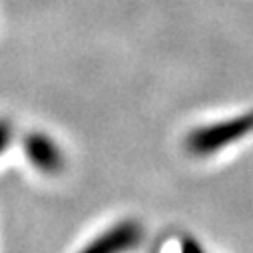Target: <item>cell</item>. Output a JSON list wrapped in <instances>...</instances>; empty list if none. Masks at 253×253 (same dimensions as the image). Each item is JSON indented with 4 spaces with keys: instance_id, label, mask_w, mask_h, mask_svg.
I'll list each match as a JSON object with an SVG mask.
<instances>
[{
    "instance_id": "1",
    "label": "cell",
    "mask_w": 253,
    "mask_h": 253,
    "mask_svg": "<svg viewBox=\"0 0 253 253\" xmlns=\"http://www.w3.org/2000/svg\"><path fill=\"white\" fill-rule=\"evenodd\" d=\"M253 130V114L239 116L233 120H225L219 124L204 126L194 132H189L185 140V148L194 156H211L227 144H233L247 136Z\"/></svg>"
},
{
    "instance_id": "2",
    "label": "cell",
    "mask_w": 253,
    "mask_h": 253,
    "mask_svg": "<svg viewBox=\"0 0 253 253\" xmlns=\"http://www.w3.org/2000/svg\"><path fill=\"white\" fill-rule=\"evenodd\" d=\"M142 239L144 229L138 221H120L90 241L80 253H130L138 249Z\"/></svg>"
},
{
    "instance_id": "3",
    "label": "cell",
    "mask_w": 253,
    "mask_h": 253,
    "mask_svg": "<svg viewBox=\"0 0 253 253\" xmlns=\"http://www.w3.org/2000/svg\"><path fill=\"white\" fill-rule=\"evenodd\" d=\"M24 150L36 169L44 173H60L64 168V158H62L58 146L44 134H30L24 142Z\"/></svg>"
},
{
    "instance_id": "4",
    "label": "cell",
    "mask_w": 253,
    "mask_h": 253,
    "mask_svg": "<svg viewBox=\"0 0 253 253\" xmlns=\"http://www.w3.org/2000/svg\"><path fill=\"white\" fill-rule=\"evenodd\" d=\"M179 253H206V251H204V247H202L196 239L183 237V239H181V249H179Z\"/></svg>"
},
{
    "instance_id": "5",
    "label": "cell",
    "mask_w": 253,
    "mask_h": 253,
    "mask_svg": "<svg viewBox=\"0 0 253 253\" xmlns=\"http://www.w3.org/2000/svg\"><path fill=\"white\" fill-rule=\"evenodd\" d=\"M10 142V126L0 120V152H2Z\"/></svg>"
}]
</instances>
